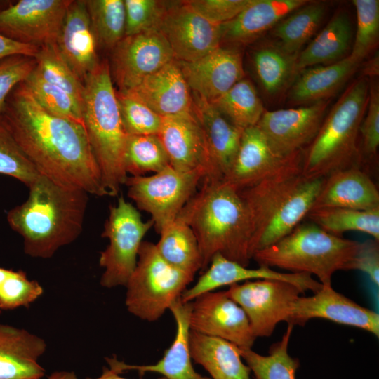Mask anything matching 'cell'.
I'll list each match as a JSON object with an SVG mask.
<instances>
[{
  "instance_id": "7a4b0ae2",
  "label": "cell",
  "mask_w": 379,
  "mask_h": 379,
  "mask_svg": "<svg viewBox=\"0 0 379 379\" xmlns=\"http://www.w3.org/2000/svg\"><path fill=\"white\" fill-rule=\"evenodd\" d=\"M29 188L27 199L8 212L7 221L22 237L27 255L49 258L81 233L88 194L42 175Z\"/></svg>"
},
{
  "instance_id": "f546056e",
  "label": "cell",
  "mask_w": 379,
  "mask_h": 379,
  "mask_svg": "<svg viewBox=\"0 0 379 379\" xmlns=\"http://www.w3.org/2000/svg\"><path fill=\"white\" fill-rule=\"evenodd\" d=\"M359 64L348 55L330 65L302 71L291 88L290 100L310 105L328 100L343 87Z\"/></svg>"
},
{
  "instance_id": "2e32d148",
  "label": "cell",
  "mask_w": 379,
  "mask_h": 379,
  "mask_svg": "<svg viewBox=\"0 0 379 379\" xmlns=\"http://www.w3.org/2000/svg\"><path fill=\"white\" fill-rule=\"evenodd\" d=\"M329 101H319L296 109L265 111L257 126L272 151L281 157L302 152L317 135Z\"/></svg>"
},
{
  "instance_id": "d4e9b609",
  "label": "cell",
  "mask_w": 379,
  "mask_h": 379,
  "mask_svg": "<svg viewBox=\"0 0 379 379\" xmlns=\"http://www.w3.org/2000/svg\"><path fill=\"white\" fill-rule=\"evenodd\" d=\"M128 91L162 117L192 112V92L175 59Z\"/></svg>"
},
{
  "instance_id": "e575fe53",
  "label": "cell",
  "mask_w": 379,
  "mask_h": 379,
  "mask_svg": "<svg viewBox=\"0 0 379 379\" xmlns=\"http://www.w3.org/2000/svg\"><path fill=\"white\" fill-rule=\"evenodd\" d=\"M298 55H292L277 44H266L256 48L252 55L253 67L265 91L270 95L281 91L297 73Z\"/></svg>"
},
{
  "instance_id": "b9f144b4",
  "label": "cell",
  "mask_w": 379,
  "mask_h": 379,
  "mask_svg": "<svg viewBox=\"0 0 379 379\" xmlns=\"http://www.w3.org/2000/svg\"><path fill=\"white\" fill-rule=\"evenodd\" d=\"M116 96L122 124L128 135H158L164 117L128 91L116 89Z\"/></svg>"
},
{
  "instance_id": "60d3db41",
  "label": "cell",
  "mask_w": 379,
  "mask_h": 379,
  "mask_svg": "<svg viewBox=\"0 0 379 379\" xmlns=\"http://www.w3.org/2000/svg\"><path fill=\"white\" fill-rule=\"evenodd\" d=\"M34 59L36 69L41 77L71 95L81 107L84 84L65 62L55 42L39 47Z\"/></svg>"
},
{
  "instance_id": "11a10c76",
  "label": "cell",
  "mask_w": 379,
  "mask_h": 379,
  "mask_svg": "<svg viewBox=\"0 0 379 379\" xmlns=\"http://www.w3.org/2000/svg\"><path fill=\"white\" fill-rule=\"evenodd\" d=\"M47 379H78L73 371H55Z\"/></svg>"
},
{
  "instance_id": "c3c4849f",
  "label": "cell",
  "mask_w": 379,
  "mask_h": 379,
  "mask_svg": "<svg viewBox=\"0 0 379 379\" xmlns=\"http://www.w3.org/2000/svg\"><path fill=\"white\" fill-rule=\"evenodd\" d=\"M366 116L359 128L363 150L369 157L375 156L379 145V90L378 84L370 86Z\"/></svg>"
},
{
  "instance_id": "3957f363",
  "label": "cell",
  "mask_w": 379,
  "mask_h": 379,
  "mask_svg": "<svg viewBox=\"0 0 379 379\" xmlns=\"http://www.w3.org/2000/svg\"><path fill=\"white\" fill-rule=\"evenodd\" d=\"M178 217L194 232L202 271L217 253L248 267L251 221L239 191L233 185L223 180L202 179Z\"/></svg>"
},
{
  "instance_id": "4dcf8cb0",
  "label": "cell",
  "mask_w": 379,
  "mask_h": 379,
  "mask_svg": "<svg viewBox=\"0 0 379 379\" xmlns=\"http://www.w3.org/2000/svg\"><path fill=\"white\" fill-rule=\"evenodd\" d=\"M352 39L350 20L345 13H336L324 28L299 53L296 58L297 73L310 66L335 62L343 58Z\"/></svg>"
},
{
  "instance_id": "816d5d0a",
  "label": "cell",
  "mask_w": 379,
  "mask_h": 379,
  "mask_svg": "<svg viewBox=\"0 0 379 379\" xmlns=\"http://www.w3.org/2000/svg\"><path fill=\"white\" fill-rule=\"evenodd\" d=\"M39 47L13 41L0 34V61L13 55L35 58Z\"/></svg>"
},
{
  "instance_id": "f35d334b",
  "label": "cell",
  "mask_w": 379,
  "mask_h": 379,
  "mask_svg": "<svg viewBox=\"0 0 379 379\" xmlns=\"http://www.w3.org/2000/svg\"><path fill=\"white\" fill-rule=\"evenodd\" d=\"M170 166L166 150L157 135H128L124 167L131 176L156 173Z\"/></svg>"
},
{
  "instance_id": "8992f818",
  "label": "cell",
  "mask_w": 379,
  "mask_h": 379,
  "mask_svg": "<svg viewBox=\"0 0 379 379\" xmlns=\"http://www.w3.org/2000/svg\"><path fill=\"white\" fill-rule=\"evenodd\" d=\"M368 100L366 77L354 80L325 117L302 159V171L310 178L359 166L357 139Z\"/></svg>"
},
{
  "instance_id": "30bf717a",
  "label": "cell",
  "mask_w": 379,
  "mask_h": 379,
  "mask_svg": "<svg viewBox=\"0 0 379 379\" xmlns=\"http://www.w3.org/2000/svg\"><path fill=\"white\" fill-rule=\"evenodd\" d=\"M205 173L183 172L171 166L151 175L128 176V196L140 210L148 213L159 234L173 222L194 195Z\"/></svg>"
},
{
  "instance_id": "44dd1931",
  "label": "cell",
  "mask_w": 379,
  "mask_h": 379,
  "mask_svg": "<svg viewBox=\"0 0 379 379\" xmlns=\"http://www.w3.org/2000/svg\"><path fill=\"white\" fill-rule=\"evenodd\" d=\"M302 157V152L289 157L277 155L259 128L254 126L243 131L237 154L223 180L241 190L279 172Z\"/></svg>"
},
{
  "instance_id": "d6986e66",
  "label": "cell",
  "mask_w": 379,
  "mask_h": 379,
  "mask_svg": "<svg viewBox=\"0 0 379 379\" xmlns=\"http://www.w3.org/2000/svg\"><path fill=\"white\" fill-rule=\"evenodd\" d=\"M204 272L195 284L182 293L180 299L182 302H190L205 293L213 291L224 286L253 279H277L289 282L303 293L307 291L315 293L322 286L319 281L308 274L280 272L265 266L250 269L220 253L213 256Z\"/></svg>"
},
{
  "instance_id": "db71d44e",
  "label": "cell",
  "mask_w": 379,
  "mask_h": 379,
  "mask_svg": "<svg viewBox=\"0 0 379 379\" xmlns=\"http://www.w3.org/2000/svg\"><path fill=\"white\" fill-rule=\"evenodd\" d=\"M86 379H127V378H124L119 376V373H118L114 370L110 368H108L107 367H103L102 373L101 374L100 377L97 378H88ZM160 379H166V378H162Z\"/></svg>"
},
{
  "instance_id": "d6a6232c",
  "label": "cell",
  "mask_w": 379,
  "mask_h": 379,
  "mask_svg": "<svg viewBox=\"0 0 379 379\" xmlns=\"http://www.w3.org/2000/svg\"><path fill=\"white\" fill-rule=\"evenodd\" d=\"M326 9L325 3L310 1L285 17L274 27L276 44L287 53L298 55L319 29Z\"/></svg>"
},
{
  "instance_id": "cb8c5ba5",
  "label": "cell",
  "mask_w": 379,
  "mask_h": 379,
  "mask_svg": "<svg viewBox=\"0 0 379 379\" xmlns=\"http://www.w3.org/2000/svg\"><path fill=\"white\" fill-rule=\"evenodd\" d=\"M169 310L176 324L175 335L173 342L157 363L152 365H130L114 357L106 358L109 368L119 374L126 371L135 370L140 375L147 372L158 373L166 379H211L197 373L191 362L189 347L190 302H182L180 297Z\"/></svg>"
},
{
  "instance_id": "74e56055",
  "label": "cell",
  "mask_w": 379,
  "mask_h": 379,
  "mask_svg": "<svg viewBox=\"0 0 379 379\" xmlns=\"http://www.w3.org/2000/svg\"><path fill=\"white\" fill-rule=\"evenodd\" d=\"M98 47L112 51L124 37V0H86Z\"/></svg>"
},
{
  "instance_id": "bcb514c9",
  "label": "cell",
  "mask_w": 379,
  "mask_h": 379,
  "mask_svg": "<svg viewBox=\"0 0 379 379\" xmlns=\"http://www.w3.org/2000/svg\"><path fill=\"white\" fill-rule=\"evenodd\" d=\"M44 289L36 280H29L22 270H11L0 287V310L29 307L43 293Z\"/></svg>"
},
{
  "instance_id": "ba28073f",
  "label": "cell",
  "mask_w": 379,
  "mask_h": 379,
  "mask_svg": "<svg viewBox=\"0 0 379 379\" xmlns=\"http://www.w3.org/2000/svg\"><path fill=\"white\" fill-rule=\"evenodd\" d=\"M194 277L164 260L155 244L143 241L135 267L125 286L127 310L143 321H155L181 296Z\"/></svg>"
},
{
  "instance_id": "ee69618b",
  "label": "cell",
  "mask_w": 379,
  "mask_h": 379,
  "mask_svg": "<svg viewBox=\"0 0 379 379\" xmlns=\"http://www.w3.org/2000/svg\"><path fill=\"white\" fill-rule=\"evenodd\" d=\"M0 174L15 178L28 187L40 175L1 119Z\"/></svg>"
},
{
  "instance_id": "9a60e30c",
  "label": "cell",
  "mask_w": 379,
  "mask_h": 379,
  "mask_svg": "<svg viewBox=\"0 0 379 379\" xmlns=\"http://www.w3.org/2000/svg\"><path fill=\"white\" fill-rule=\"evenodd\" d=\"M190 330L227 340L238 347H252L254 336L244 310L225 291L205 293L190 302Z\"/></svg>"
},
{
  "instance_id": "7c38bea8",
  "label": "cell",
  "mask_w": 379,
  "mask_h": 379,
  "mask_svg": "<svg viewBox=\"0 0 379 379\" xmlns=\"http://www.w3.org/2000/svg\"><path fill=\"white\" fill-rule=\"evenodd\" d=\"M111 52V77L120 91L133 88L174 60L168 41L157 29L124 36Z\"/></svg>"
},
{
  "instance_id": "5b68a950",
  "label": "cell",
  "mask_w": 379,
  "mask_h": 379,
  "mask_svg": "<svg viewBox=\"0 0 379 379\" xmlns=\"http://www.w3.org/2000/svg\"><path fill=\"white\" fill-rule=\"evenodd\" d=\"M83 125L108 195L118 194L128 174L124 154L128 135L118 106L109 61H100L84 83Z\"/></svg>"
},
{
  "instance_id": "9f6ffc18",
  "label": "cell",
  "mask_w": 379,
  "mask_h": 379,
  "mask_svg": "<svg viewBox=\"0 0 379 379\" xmlns=\"http://www.w3.org/2000/svg\"><path fill=\"white\" fill-rule=\"evenodd\" d=\"M12 270H7L0 267V287L4 284L6 279L9 276Z\"/></svg>"
},
{
  "instance_id": "836d02e7",
  "label": "cell",
  "mask_w": 379,
  "mask_h": 379,
  "mask_svg": "<svg viewBox=\"0 0 379 379\" xmlns=\"http://www.w3.org/2000/svg\"><path fill=\"white\" fill-rule=\"evenodd\" d=\"M211 103L241 130L256 126L265 111L254 86L245 78Z\"/></svg>"
},
{
  "instance_id": "f907efd6",
  "label": "cell",
  "mask_w": 379,
  "mask_h": 379,
  "mask_svg": "<svg viewBox=\"0 0 379 379\" xmlns=\"http://www.w3.org/2000/svg\"><path fill=\"white\" fill-rule=\"evenodd\" d=\"M359 270L379 286V241L368 239L359 244L357 252L349 265L348 270Z\"/></svg>"
},
{
  "instance_id": "7402d4cb",
  "label": "cell",
  "mask_w": 379,
  "mask_h": 379,
  "mask_svg": "<svg viewBox=\"0 0 379 379\" xmlns=\"http://www.w3.org/2000/svg\"><path fill=\"white\" fill-rule=\"evenodd\" d=\"M55 44L65 62L84 84L100 61L86 0H71Z\"/></svg>"
},
{
  "instance_id": "9c48e42d",
  "label": "cell",
  "mask_w": 379,
  "mask_h": 379,
  "mask_svg": "<svg viewBox=\"0 0 379 379\" xmlns=\"http://www.w3.org/2000/svg\"><path fill=\"white\" fill-rule=\"evenodd\" d=\"M153 226L150 220L143 221L137 208L120 197L109 206L102 237L109 244L100 253L99 265L104 268L100 285L105 288L125 286L134 270L140 246Z\"/></svg>"
},
{
  "instance_id": "52a82bcc",
  "label": "cell",
  "mask_w": 379,
  "mask_h": 379,
  "mask_svg": "<svg viewBox=\"0 0 379 379\" xmlns=\"http://www.w3.org/2000/svg\"><path fill=\"white\" fill-rule=\"evenodd\" d=\"M359 242L330 234L313 222L300 223L275 244L255 253L259 266L315 275L322 285H331L333 274L348 270Z\"/></svg>"
},
{
  "instance_id": "8fae6325",
  "label": "cell",
  "mask_w": 379,
  "mask_h": 379,
  "mask_svg": "<svg viewBox=\"0 0 379 379\" xmlns=\"http://www.w3.org/2000/svg\"><path fill=\"white\" fill-rule=\"evenodd\" d=\"M227 292L245 312L256 338L270 337L279 322L288 323L295 302L304 293L294 284L277 279L234 284Z\"/></svg>"
},
{
  "instance_id": "ffe728a7",
  "label": "cell",
  "mask_w": 379,
  "mask_h": 379,
  "mask_svg": "<svg viewBox=\"0 0 379 379\" xmlns=\"http://www.w3.org/2000/svg\"><path fill=\"white\" fill-rule=\"evenodd\" d=\"M192 112L202 128L208 155V168L203 179L223 180L234 161L244 130L232 124L196 93L192 92Z\"/></svg>"
},
{
  "instance_id": "7bdbcfd3",
  "label": "cell",
  "mask_w": 379,
  "mask_h": 379,
  "mask_svg": "<svg viewBox=\"0 0 379 379\" xmlns=\"http://www.w3.org/2000/svg\"><path fill=\"white\" fill-rule=\"evenodd\" d=\"M352 2L357 12V32L349 55L360 63L378 44L379 1L354 0Z\"/></svg>"
},
{
  "instance_id": "ac0fdd59",
  "label": "cell",
  "mask_w": 379,
  "mask_h": 379,
  "mask_svg": "<svg viewBox=\"0 0 379 379\" xmlns=\"http://www.w3.org/2000/svg\"><path fill=\"white\" fill-rule=\"evenodd\" d=\"M192 92L212 102L244 78L241 53L236 46H220L192 61H178Z\"/></svg>"
},
{
  "instance_id": "d590c367",
  "label": "cell",
  "mask_w": 379,
  "mask_h": 379,
  "mask_svg": "<svg viewBox=\"0 0 379 379\" xmlns=\"http://www.w3.org/2000/svg\"><path fill=\"white\" fill-rule=\"evenodd\" d=\"M293 326L288 325L281 339L272 344L267 355L251 348L238 347L239 352L253 372L255 379H295L300 363L288 353V344Z\"/></svg>"
},
{
  "instance_id": "484cf974",
  "label": "cell",
  "mask_w": 379,
  "mask_h": 379,
  "mask_svg": "<svg viewBox=\"0 0 379 379\" xmlns=\"http://www.w3.org/2000/svg\"><path fill=\"white\" fill-rule=\"evenodd\" d=\"M321 208L361 211L378 208L379 192L373 180L359 166L340 169L325 178L311 210Z\"/></svg>"
},
{
  "instance_id": "f5cc1de1",
  "label": "cell",
  "mask_w": 379,
  "mask_h": 379,
  "mask_svg": "<svg viewBox=\"0 0 379 379\" xmlns=\"http://www.w3.org/2000/svg\"><path fill=\"white\" fill-rule=\"evenodd\" d=\"M379 72V58L378 53L375 54L365 65L363 69L364 76L368 75L375 77L378 75Z\"/></svg>"
},
{
  "instance_id": "f1b7e54d",
  "label": "cell",
  "mask_w": 379,
  "mask_h": 379,
  "mask_svg": "<svg viewBox=\"0 0 379 379\" xmlns=\"http://www.w3.org/2000/svg\"><path fill=\"white\" fill-rule=\"evenodd\" d=\"M189 347L192 359L213 379H250L251 370L235 345L190 330Z\"/></svg>"
},
{
  "instance_id": "603a6c76",
  "label": "cell",
  "mask_w": 379,
  "mask_h": 379,
  "mask_svg": "<svg viewBox=\"0 0 379 379\" xmlns=\"http://www.w3.org/2000/svg\"><path fill=\"white\" fill-rule=\"evenodd\" d=\"M157 135L172 168L183 172L201 169L206 175L208 151L202 128L193 112L164 117Z\"/></svg>"
},
{
  "instance_id": "7dc6e473",
  "label": "cell",
  "mask_w": 379,
  "mask_h": 379,
  "mask_svg": "<svg viewBox=\"0 0 379 379\" xmlns=\"http://www.w3.org/2000/svg\"><path fill=\"white\" fill-rule=\"evenodd\" d=\"M34 58L13 55L0 61V114L11 91L36 67Z\"/></svg>"
},
{
  "instance_id": "6da1fadb",
  "label": "cell",
  "mask_w": 379,
  "mask_h": 379,
  "mask_svg": "<svg viewBox=\"0 0 379 379\" xmlns=\"http://www.w3.org/2000/svg\"><path fill=\"white\" fill-rule=\"evenodd\" d=\"M0 119L40 175L88 194L108 195L84 125L46 111L22 81L8 95Z\"/></svg>"
},
{
  "instance_id": "4316f807",
  "label": "cell",
  "mask_w": 379,
  "mask_h": 379,
  "mask_svg": "<svg viewBox=\"0 0 379 379\" xmlns=\"http://www.w3.org/2000/svg\"><path fill=\"white\" fill-rule=\"evenodd\" d=\"M310 2L307 0H253L231 20L220 25V44L246 45Z\"/></svg>"
},
{
  "instance_id": "4fadbf2b",
  "label": "cell",
  "mask_w": 379,
  "mask_h": 379,
  "mask_svg": "<svg viewBox=\"0 0 379 379\" xmlns=\"http://www.w3.org/2000/svg\"><path fill=\"white\" fill-rule=\"evenodd\" d=\"M159 31L178 61L197 60L221 45L220 25L207 20L187 1H169Z\"/></svg>"
},
{
  "instance_id": "83f0119b",
  "label": "cell",
  "mask_w": 379,
  "mask_h": 379,
  "mask_svg": "<svg viewBox=\"0 0 379 379\" xmlns=\"http://www.w3.org/2000/svg\"><path fill=\"white\" fill-rule=\"evenodd\" d=\"M46 342L25 329L0 324V379H41Z\"/></svg>"
},
{
  "instance_id": "1f68e13d",
  "label": "cell",
  "mask_w": 379,
  "mask_h": 379,
  "mask_svg": "<svg viewBox=\"0 0 379 379\" xmlns=\"http://www.w3.org/2000/svg\"><path fill=\"white\" fill-rule=\"evenodd\" d=\"M159 235L155 246L164 260L193 276L201 270L202 260L197 238L184 220L177 217Z\"/></svg>"
},
{
  "instance_id": "f6af8a7d",
  "label": "cell",
  "mask_w": 379,
  "mask_h": 379,
  "mask_svg": "<svg viewBox=\"0 0 379 379\" xmlns=\"http://www.w3.org/2000/svg\"><path fill=\"white\" fill-rule=\"evenodd\" d=\"M125 7L124 36L148 30H159L168 1L124 0Z\"/></svg>"
},
{
  "instance_id": "ab89813d",
  "label": "cell",
  "mask_w": 379,
  "mask_h": 379,
  "mask_svg": "<svg viewBox=\"0 0 379 379\" xmlns=\"http://www.w3.org/2000/svg\"><path fill=\"white\" fill-rule=\"evenodd\" d=\"M22 83L46 111L83 124L82 110L79 102L60 88L44 80L36 67Z\"/></svg>"
},
{
  "instance_id": "e0dca14e",
  "label": "cell",
  "mask_w": 379,
  "mask_h": 379,
  "mask_svg": "<svg viewBox=\"0 0 379 379\" xmlns=\"http://www.w3.org/2000/svg\"><path fill=\"white\" fill-rule=\"evenodd\" d=\"M315 318L356 327L379 336L378 313L337 292L331 285H322L313 295L300 296L293 305L288 324L305 326Z\"/></svg>"
},
{
  "instance_id": "5bb4252c",
  "label": "cell",
  "mask_w": 379,
  "mask_h": 379,
  "mask_svg": "<svg viewBox=\"0 0 379 379\" xmlns=\"http://www.w3.org/2000/svg\"><path fill=\"white\" fill-rule=\"evenodd\" d=\"M71 0H20L0 11V34L37 47L54 43Z\"/></svg>"
},
{
  "instance_id": "8d00e7d4",
  "label": "cell",
  "mask_w": 379,
  "mask_h": 379,
  "mask_svg": "<svg viewBox=\"0 0 379 379\" xmlns=\"http://www.w3.org/2000/svg\"><path fill=\"white\" fill-rule=\"evenodd\" d=\"M307 217L330 234L340 236L345 232L357 231L379 241V208L368 211L321 208L311 210Z\"/></svg>"
},
{
  "instance_id": "681fc988",
  "label": "cell",
  "mask_w": 379,
  "mask_h": 379,
  "mask_svg": "<svg viewBox=\"0 0 379 379\" xmlns=\"http://www.w3.org/2000/svg\"><path fill=\"white\" fill-rule=\"evenodd\" d=\"M253 0H190L188 4L209 21L221 25L239 14Z\"/></svg>"
},
{
  "instance_id": "277c9868",
  "label": "cell",
  "mask_w": 379,
  "mask_h": 379,
  "mask_svg": "<svg viewBox=\"0 0 379 379\" xmlns=\"http://www.w3.org/2000/svg\"><path fill=\"white\" fill-rule=\"evenodd\" d=\"M302 159L253 186L239 190L251 221V259L255 253L291 232L310 211L325 178L305 176Z\"/></svg>"
}]
</instances>
